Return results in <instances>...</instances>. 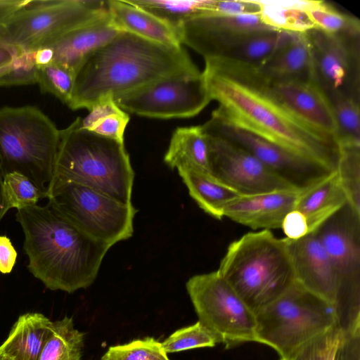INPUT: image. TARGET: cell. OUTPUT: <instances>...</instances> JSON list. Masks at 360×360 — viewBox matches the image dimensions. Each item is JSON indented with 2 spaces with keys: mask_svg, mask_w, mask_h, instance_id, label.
<instances>
[{
  "mask_svg": "<svg viewBox=\"0 0 360 360\" xmlns=\"http://www.w3.org/2000/svg\"><path fill=\"white\" fill-rule=\"evenodd\" d=\"M205 63L207 89L219 103L212 116L335 171L338 140L288 108L257 65L224 58L205 59Z\"/></svg>",
  "mask_w": 360,
  "mask_h": 360,
  "instance_id": "cell-1",
  "label": "cell"
},
{
  "mask_svg": "<svg viewBox=\"0 0 360 360\" xmlns=\"http://www.w3.org/2000/svg\"><path fill=\"white\" fill-rule=\"evenodd\" d=\"M198 72L182 46H166L122 31L76 72L67 105L89 110L102 97H115L167 77Z\"/></svg>",
  "mask_w": 360,
  "mask_h": 360,
  "instance_id": "cell-2",
  "label": "cell"
},
{
  "mask_svg": "<svg viewBox=\"0 0 360 360\" xmlns=\"http://www.w3.org/2000/svg\"><path fill=\"white\" fill-rule=\"evenodd\" d=\"M30 272L49 290L72 293L95 281L110 245L80 230L49 202L18 210Z\"/></svg>",
  "mask_w": 360,
  "mask_h": 360,
  "instance_id": "cell-3",
  "label": "cell"
},
{
  "mask_svg": "<svg viewBox=\"0 0 360 360\" xmlns=\"http://www.w3.org/2000/svg\"><path fill=\"white\" fill-rule=\"evenodd\" d=\"M217 271L255 314L296 282L287 240L270 230L230 243Z\"/></svg>",
  "mask_w": 360,
  "mask_h": 360,
  "instance_id": "cell-4",
  "label": "cell"
},
{
  "mask_svg": "<svg viewBox=\"0 0 360 360\" xmlns=\"http://www.w3.org/2000/svg\"><path fill=\"white\" fill-rule=\"evenodd\" d=\"M134 179V172L124 142L84 129L80 117L60 130L52 184L79 183L129 204L132 203Z\"/></svg>",
  "mask_w": 360,
  "mask_h": 360,
  "instance_id": "cell-5",
  "label": "cell"
},
{
  "mask_svg": "<svg viewBox=\"0 0 360 360\" xmlns=\"http://www.w3.org/2000/svg\"><path fill=\"white\" fill-rule=\"evenodd\" d=\"M60 130L36 106L0 108V158L4 174L27 176L47 198L55 172Z\"/></svg>",
  "mask_w": 360,
  "mask_h": 360,
  "instance_id": "cell-6",
  "label": "cell"
},
{
  "mask_svg": "<svg viewBox=\"0 0 360 360\" xmlns=\"http://www.w3.org/2000/svg\"><path fill=\"white\" fill-rule=\"evenodd\" d=\"M255 314L257 342L271 347L286 360L337 327L333 306L297 281Z\"/></svg>",
  "mask_w": 360,
  "mask_h": 360,
  "instance_id": "cell-7",
  "label": "cell"
},
{
  "mask_svg": "<svg viewBox=\"0 0 360 360\" xmlns=\"http://www.w3.org/2000/svg\"><path fill=\"white\" fill-rule=\"evenodd\" d=\"M107 15L106 1L30 0L0 26V43L36 51Z\"/></svg>",
  "mask_w": 360,
  "mask_h": 360,
  "instance_id": "cell-8",
  "label": "cell"
},
{
  "mask_svg": "<svg viewBox=\"0 0 360 360\" xmlns=\"http://www.w3.org/2000/svg\"><path fill=\"white\" fill-rule=\"evenodd\" d=\"M335 270L333 305L340 333L360 328V216L346 204L314 233Z\"/></svg>",
  "mask_w": 360,
  "mask_h": 360,
  "instance_id": "cell-9",
  "label": "cell"
},
{
  "mask_svg": "<svg viewBox=\"0 0 360 360\" xmlns=\"http://www.w3.org/2000/svg\"><path fill=\"white\" fill-rule=\"evenodd\" d=\"M46 198L75 226L110 247L133 235L136 210L132 203L73 181L53 182Z\"/></svg>",
  "mask_w": 360,
  "mask_h": 360,
  "instance_id": "cell-10",
  "label": "cell"
},
{
  "mask_svg": "<svg viewBox=\"0 0 360 360\" xmlns=\"http://www.w3.org/2000/svg\"><path fill=\"white\" fill-rule=\"evenodd\" d=\"M186 288L198 321L217 343L257 342L255 313L217 271L191 277Z\"/></svg>",
  "mask_w": 360,
  "mask_h": 360,
  "instance_id": "cell-11",
  "label": "cell"
},
{
  "mask_svg": "<svg viewBox=\"0 0 360 360\" xmlns=\"http://www.w3.org/2000/svg\"><path fill=\"white\" fill-rule=\"evenodd\" d=\"M114 98L127 113L158 119L195 116L212 101L201 72L167 77Z\"/></svg>",
  "mask_w": 360,
  "mask_h": 360,
  "instance_id": "cell-12",
  "label": "cell"
},
{
  "mask_svg": "<svg viewBox=\"0 0 360 360\" xmlns=\"http://www.w3.org/2000/svg\"><path fill=\"white\" fill-rule=\"evenodd\" d=\"M176 32L184 44L200 54L204 59L224 58L262 64L278 50L297 36L284 30L261 32H228L197 27L188 21L182 23Z\"/></svg>",
  "mask_w": 360,
  "mask_h": 360,
  "instance_id": "cell-13",
  "label": "cell"
},
{
  "mask_svg": "<svg viewBox=\"0 0 360 360\" xmlns=\"http://www.w3.org/2000/svg\"><path fill=\"white\" fill-rule=\"evenodd\" d=\"M202 127L208 141L212 176L240 195L300 189L274 173L240 145L205 124Z\"/></svg>",
  "mask_w": 360,
  "mask_h": 360,
  "instance_id": "cell-14",
  "label": "cell"
},
{
  "mask_svg": "<svg viewBox=\"0 0 360 360\" xmlns=\"http://www.w3.org/2000/svg\"><path fill=\"white\" fill-rule=\"evenodd\" d=\"M318 82L326 94L340 91L359 98V35L305 32Z\"/></svg>",
  "mask_w": 360,
  "mask_h": 360,
  "instance_id": "cell-15",
  "label": "cell"
},
{
  "mask_svg": "<svg viewBox=\"0 0 360 360\" xmlns=\"http://www.w3.org/2000/svg\"><path fill=\"white\" fill-rule=\"evenodd\" d=\"M205 124L245 148L269 169L297 188L309 187L335 172L213 116Z\"/></svg>",
  "mask_w": 360,
  "mask_h": 360,
  "instance_id": "cell-16",
  "label": "cell"
},
{
  "mask_svg": "<svg viewBox=\"0 0 360 360\" xmlns=\"http://www.w3.org/2000/svg\"><path fill=\"white\" fill-rule=\"evenodd\" d=\"M265 76L274 94L295 115L338 140V126L332 105L316 77L276 79Z\"/></svg>",
  "mask_w": 360,
  "mask_h": 360,
  "instance_id": "cell-17",
  "label": "cell"
},
{
  "mask_svg": "<svg viewBox=\"0 0 360 360\" xmlns=\"http://www.w3.org/2000/svg\"><path fill=\"white\" fill-rule=\"evenodd\" d=\"M121 32L108 13L72 31L48 47L37 51V62L39 65L53 62L75 75L91 54Z\"/></svg>",
  "mask_w": 360,
  "mask_h": 360,
  "instance_id": "cell-18",
  "label": "cell"
},
{
  "mask_svg": "<svg viewBox=\"0 0 360 360\" xmlns=\"http://www.w3.org/2000/svg\"><path fill=\"white\" fill-rule=\"evenodd\" d=\"M286 240L296 281L333 306L338 287L337 276L316 234H308L297 240Z\"/></svg>",
  "mask_w": 360,
  "mask_h": 360,
  "instance_id": "cell-19",
  "label": "cell"
},
{
  "mask_svg": "<svg viewBox=\"0 0 360 360\" xmlns=\"http://www.w3.org/2000/svg\"><path fill=\"white\" fill-rule=\"evenodd\" d=\"M303 189L241 195L225 207L224 217L255 229H281L285 217L295 210Z\"/></svg>",
  "mask_w": 360,
  "mask_h": 360,
  "instance_id": "cell-20",
  "label": "cell"
},
{
  "mask_svg": "<svg viewBox=\"0 0 360 360\" xmlns=\"http://www.w3.org/2000/svg\"><path fill=\"white\" fill-rule=\"evenodd\" d=\"M109 15L121 31L169 46H181L175 29L128 0L106 1Z\"/></svg>",
  "mask_w": 360,
  "mask_h": 360,
  "instance_id": "cell-21",
  "label": "cell"
},
{
  "mask_svg": "<svg viewBox=\"0 0 360 360\" xmlns=\"http://www.w3.org/2000/svg\"><path fill=\"white\" fill-rule=\"evenodd\" d=\"M52 328L53 321L44 314H23L0 345V353L8 360H38Z\"/></svg>",
  "mask_w": 360,
  "mask_h": 360,
  "instance_id": "cell-22",
  "label": "cell"
},
{
  "mask_svg": "<svg viewBox=\"0 0 360 360\" xmlns=\"http://www.w3.org/2000/svg\"><path fill=\"white\" fill-rule=\"evenodd\" d=\"M346 204V195L335 171L304 188L295 209L305 217L311 234Z\"/></svg>",
  "mask_w": 360,
  "mask_h": 360,
  "instance_id": "cell-23",
  "label": "cell"
},
{
  "mask_svg": "<svg viewBox=\"0 0 360 360\" xmlns=\"http://www.w3.org/2000/svg\"><path fill=\"white\" fill-rule=\"evenodd\" d=\"M164 161L172 169H187L212 175L209 145L202 125L177 127Z\"/></svg>",
  "mask_w": 360,
  "mask_h": 360,
  "instance_id": "cell-24",
  "label": "cell"
},
{
  "mask_svg": "<svg viewBox=\"0 0 360 360\" xmlns=\"http://www.w3.org/2000/svg\"><path fill=\"white\" fill-rule=\"evenodd\" d=\"M257 66L263 74L276 79L316 77L311 46L305 32L297 33L292 41Z\"/></svg>",
  "mask_w": 360,
  "mask_h": 360,
  "instance_id": "cell-25",
  "label": "cell"
},
{
  "mask_svg": "<svg viewBox=\"0 0 360 360\" xmlns=\"http://www.w3.org/2000/svg\"><path fill=\"white\" fill-rule=\"evenodd\" d=\"M178 172L199 207L217 219L224 217L225 207L241 195L212 175L187 169H179Z\"/></svg>",
  "mask_w": 360,
  "mask_h": 360,
  "instance_id": "cell-26",
  "label": "cell"
},
{
  "mask_svg": "<svg viewBox=\"0 0 360 360\" xmlns=\"http://www.w3.org/2000/svg\"><path fill=\"white\" fill-rule=\"evenodd\" d=\"M82 119L84 129L99 136L124 142V134L129 122L127 112L120 108L112 96L99 98Z\"/></svg>",
  "mask_w": 360,
  "mask_h": 360,
  "instance_id": "cell-27",
  "label": "cell"
},
{
  "mask_svg": "<svg viewBox=\"0 0 360 360\" xmlns=\"http://www.w3.org/2000/svg\"><path fill=\"white\" fill-rule=\"evenodd\" d=\"M84 333L75 328L72 318L53 321L52 332L38 360H82Z\"/></svg>",
  "mask_w": 360,
  "mask_h": 360,
  "instance_id": "cell-28",
  "label": "cell"
},
{
  "mask_svg": "<svg viewBox=\"0 0 360 360\" xmlns=\"http://www.w3.org/2000/svg\"><path fill=\"white\" fill-rule=\"evenodd\" d=\"M260 15L278 30L304 33L316 28L303 9L305 1H260Z\"/></svg>",
  "mask_w": 360,
  "mask_h": 360,
  "instance_id": "cell-29",
  "label": "cell"
},
{
  "mask_svg": "<svg viewBox=\"0 0 360 360\" xmlns=\"http://www.w3.org/2000/svg\"><path fill=\"white\" fill-rule=\"evenodd\" d=\"M176 30L184 22L209 13L212 0H128Z\"/></svg>",
  "mask_w": 360,
  "mask_h": 360,
  "instance_id": "cell-30",
  "label": "cell"
},
{
  "mask_svg": "<svg viewBox=\"0 0 360 360\" xmlns=\"http://www.w3.org/2000/svg\"><path fill=\"white\" fill-rule=\"evenodd\" d=\"M303 9L316 28L332 34L360 35V21L324 1H305Z\"/></svg>",
  "mask_w": 360,
  "mask_h": 360,
  "instance_id": "cell-31",
  "label": "cell"
},
{
  "mask_svg": "<svg viewBox=\"0 0 360 360\" xmlns=\"http://www.w3.org/2000/svg\"><path fill=\"white\" fill-rule=\"evenodd\" d=\"M327 96L338 126V144L360 146L359 99L340 91Z\"/></svg>",
  "mask_w": 360,
  "mask_h": 360,
  "instance_id": "cell-32",
  "label": "cell"
},
{
  "mask_svg": "<svg viewBox=\"0 0 360 360\" xmlns=\"http://www.w3.org/2000/svg\"><path fill=\"white\" fill-rule=\"evenodd\" d=\"M335 172L347 204L360 216V146L339 145Z\"/></svg>",
  "mask_w": 360,
  "mask_h": 360,
  "instance_id": "cell-33",
  "label": "cell"
},
{
  "mask_svg": "<svg viewBox=\"0 0 360 360\" xmlns=\"http://www.w3.org/2000/svg\"><path fill=\"white\" fill-rule=\"evenodd\" d=\"M191 24L207 30L228 32H261L276 31L267 25L260 13L237 15H201L188 20Z\"/></svg>",
  "mask_w": 360,
  "mask_h": 360,
  "instance_id": "cell-34",
  "label": "cell"
},
{
  "mask_svg": "<svg viewBox=\"0 0 360 360\" xmlns=\"http://www.w3.org/2000/svg\"><path fill=\"white\" fill-rule=\"evenodd\" d=\"M75 80L73 72L55 63L39 65L37 84L41 91L53 95L66 105L72 97Z\"/></svg>",
  "mask_w": 360,
  "mask_h": 360,
  "instance_id": "cell-35",
  "label": "cell"
},
{
  "mask_svg": "<svg viewBox=\"0 0 360 360\" xmlns=\"http://www.w3.org/2000/svg\"><path fill=\"white\" fill-rule=\"evenodd\" d=\"M36 53L18 50L13 60L0 70V86L37 84L39 65Z\"/></svg>",
  "mask_w": 360,
  "mask_h": 360,
  "instance_id": "cell-36",
  "label": "cell"
},
{
  "mask_svg": "<svg viewBox=\"0 0 360 360\" xmlns=\"http://www.w3.org/2000/svg\"><path fill=\"white\" fill-rule=\"evenodd\" d=\"M167 354L161 342L147 337L110 347L101 360H169Z\"/></svg>",
  "mask_w": 360,
  "mask_h": 360,
  "instance_id": "cell-37",
  "label": "cell"
},
{
  "mask_svg": "<svg viewBox=\"0 0 360 360\" xmlns=\"http://www.w3.org/2000/svg\"><path fill=\"white\" fill-rule=\"evenodd\" d=\"M217 341L214 336L199 321L180 328L161 342L166 354L195 348L212 347Z\"/></svg>",
  "mask_w": 360,
  "mask_h": 360,
  "instance_id": "cell-38",
  "label": "cell"
},
{
  "mask_svg": "<svg viewBox=\"0 0 360 360\" xmlns=\"http://www.w3.org/2000/svg\"><path fill=\"white\" fill-rule=\"evenodd\" d=\"M4 191L9 209L18 210L37 205L43 195L25 175L13 172L4 176Z\"/></svg>",
  "mask_w": 360,
  "mask_h": 360,
  "instance_id": "cell-39",
  "label": "cell"
},
{
  "mask_svg": "<svg viewBox=\"0 0 360 360\" xmlns=\"http://www.w3.org/2000/svg\"><path fill=\"white\" fill-rule=\"evenodd\" d=\"M340 338V332L335 327L310 342L290 360H335Z\"/></svg>",
  "mask_w": 360,
  "mask_h": 360,
  "instance_id": "cell-40",
  "label": "cell"
},
{
  "mask_svg": "<svg viewBox=\"0 0 360 360\" xmlns=\"http://www.w3.org/2000/svg\"><path fill=\"white\" fill-rule=\"evenodd\" d=\"M260 11V5L257 0H212L208 14L237 15L258 14Z\"/></svg>",
  "mask_w": 360,
  "mask_h": 360,
  "instance_id": "cell-41",
  "label": "cell"
},
{
  "mask_svg": "<svg viewBox=\"0 0 360 360\" xmlns=\"http://www.w3.org/2000/svg\"><path fill=\"white\" fill-rule=\"evenodd\" d=\"M335 360H360V328L340 333Z\"/></svg>",
  "mask_w": 360,
  "mask_h": 360,
  "instance_id": "cell-42",
  "label": "cell"
},
{
  "mask_svg": "<svg viewBox=\"0 0 360 360\" xmlns=\"http://www.w3.org/2000/svg\"><path fill=\"white\" fill-rule=\"evenodd\" d=\"M281 229L290 240L300 239L309 234L307 219L304 214L295 209L285 217Z\"/></svg>",
  "mask_w": 360,
  "mask_h": 360,
  "instance_id": "cell-43",
  "label": "cell"
},
{
  "mask_svg": "<svg viewBox=\"0 0 360 360\" xmlns=\"http://www.w3.org/2000/svg\"><path fill=\"white\" fill-rule=\"evenodd\" d=\"M17 252L11 240L5 236H0V272L9 274L16 262Z\"/></svg>",
  "mask_w": 360,
  "mask_h": 360,
  "instance_id": "cell-44",
  "label": "cell"
},
{
  "mask_svg": "<svg viewBox=\"0 0 360 360\" xmlns=\"http://www.w3.org/2000/svg\"><path fill=\"white\" fill-rule=\"evenodd\" d=\"M29 1L30 0H0V26Z\"/></svg>",
  "mask_w": 360,
  "mask_h": 360,
  "instance_id": "cell-45",
  "label": "cell"
},
{
  "mask_svg": "<svg viewBox=\"0 0 360 360\" xmlns=\"http://www.w3.org/2000/svg\"><path fill=\"white\" fill-rule=\"evenodd\" d=\"M18 51L12 46L0 43V70L13 60Z\"/></svg>",
  "mask_w": 360,
  "mask_h": 360,
  "instance_id": "cell-46",
  "label": "cell"
},
{
  "mask_svg": "<svg viewBox=\"0 0 360 360\" xmlns=\"http://www.w3.org/2000/svg\"><path fill=\"white\" fill-rule=\"evenodd\" d=\"M4 172L2 169L1 161L0 158V221L6 212L8 211L9 207L6 200L4 191Z\"/></svg>",
  "mask_w": 360,
  "mask_h": 360,
  "instance_id": "cell-47",
  "label": "cell"
},
{
  "mask_svg": "<svg viewBox=\"0 0 360 360\" xmlns=\"http://www.w3.org/2000/svg\"><path fill=\"white\" fill-rule=\"evenodd\" d=\"M0 360H8L0 353Z\"/></svg>",
  "mask_w": 360,
  "mask_h": 360,
  "instance_id": "cell-48",
  "label": "cell"
},
{
  "mask_svg": "<svg viewBox=\"0 0 360 360\" xmlns=\"http://www.w3.org/2000/svg\"><path fill=\"white\" fill-rule=\"evenodd\" d=\"M280 360H286V359H280Z\"/></svg>",
  "mask_w": 360,
  "mask_h": 360,
  "instance_id": "cell-49",
  "label": "cell"
}]
</instances>
